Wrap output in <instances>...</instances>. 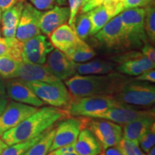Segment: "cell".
<instances>
[{"label":"cell","instance_id":"obj_33","mask_svg":"<svg viewBox=\"0 0 155 155\" xmlns=\"http://www.w3.org/2000/svg\"><path fill=\"white\" fill-rule=\"evenodd\" d=\"M155 143V127L154 123L152 124L149 130L143 135L139 141V147L143 152L147 154L153 147Z\"/></svg>","mask_w":155,"mask_h":155},{"label":"cell","instance_id":"obj_18","mask_svg":"<svg viewBox=\"0 0 155 155\" xmlns=\"http://www.w3.org/2000/svg\"><path fill=\"white\" fill-rule=\"evenodd\" d=\"M70 11L68 7L55 6L42 13L40 19V30L42 33L49 36L55 29L65 24L68 20Z\"/></svg>","mask_w":155,"mask_h":155},{"label":"cell","instance_id":"obj_19","mask_svg":"<svg viewBox=\"0 0 155 155\" xmlns=\"http://www.w3.org/2000/svg\"><path fill=\"white\" fill-rule=\"evenodd\" d=\"M154 112L124 124L122 137L124 139L139 144L140 139L149 130L154 122Z\"/></svg>","mask_w":155,"mask_h":155},{"label":"cell","instance_id":"obj_28","mask_svg":"<svg viewBox=\"0 0 155 155\" xmlns=\"http://www.w3.org/2000/svg\"><path fill=\"white\" fill-rule=\"evenodd\" d=\"M113 60L120 63H123V62L126 61H129V60L137 61L140 63L141 65L142 66L143 69H144V71H149V70L151 69H154L155 67L154 62L151 61L150 59L145 57L140 52H129V53H127L126 54H124V55L114 58Z\"/></svg>","mask_w":155,"mask_h":155},{"label":"cell","instance_id":"obj_46","mask_svg":"<svg viewBox=\"0 0 155 155\" xmlns=\"http://www.w3.org/2000/svg\"><path fill=\"white\" fill-rule=\"evenodd\" d=\"M146 155H155V148L154 147H153L151 150L147 153Z\"/></svg>","mask_w":155,"mask_h":155},{"label":"cell","instance_id":"obj_49","mask_svg":"<svg viewBox=\"0 0 155 155\" xmlns=\"http://www.w3.org/2000/svg\"><path fill=\"white\" fill-rule=\"evenodd\" d=\"M1 17H2V11L1 9H0V19H1Z\"/></svg>","mask_w":155,"mask_h":155},{"label":"cell","instance_id":"obj_25","mask_svg":"<svg viewBox=\"0 0 155 155\" xmlns=\"http://www.w3.org/2000/svg\"><path fill=\"white\" fill-rule=\"evenodd\" d=\"M75 63H82L91 59L96 55L94 50L84 40H80L73 47L64 53Z\"/></svg>","mask_w":155,"mask_h":155},{"label":"cell","instance_id":"obj_10","mask_svg":"<svg viewBox=\"0 0 155 155\" xmlns=\"http://www.w3.org/2000/svg\"><path fill=\"white\" fill-rule=\"evenodd\" d=\"M42 12L37 9L28 2H25L22 15L17 25L15 38L22 42L41 34L40 30V16Z\"/></svg>","mask_w":155,"mask_h":155},{"label":"cell","instance_id":"obj_32","mask_svg":"<svg viewBox=\"0 0 155 155\" xmlns=\"http://www.w3.org/2000/svg\"><path fill=\"white\" fill-rule=\"evenodd\" d=\"M117 71L123 75H131V76H137L144 72V69L139 62L137 61H126L116 68Z\"/></svg>","mask_w":155,"mask_h":155},{"label":"cell","instance_id":"obj_23","mask_svg":"<svg viewBox=\"0 0 155 155\" xmlns=\"http://www.w3.org/2000/svg\"><path fill=\"white\" fill-rule=\"evenodd\" d=\"M116 65L112 62L96 60L86 63H75L76 73L80 75H105L113 72Z\"/></svg>","mask_w":155,"mask_h":155},{"label":"cell","instance_id":"obj_17","mask_svg":"<svg viewBox=\"0 0 155 155\" xmlns=\"http://www.w3.org/2000/svg\"><path fill=\"white\" fill-rule=\"evenodd\" d=\"M124 10V7L123 5L117 6L102 5L86 12L91 22L89 35H95L106 23Z\"/></svg>","mask_w":155,"mask_h":155},{"label":"cell","instance_id":"obj_41","mask_svg":"<svg viewBox=\"0 0 155 155\" xmlns=\"http://www.w3.org/2000/svg\"><path fill=\"white\" fill-rule=\"evenodd\" d=\"M104 154H105V155H124L118 146L112 147L106 149Z\"/></svg>","mask_w":155,"mask_h":155},{"label":"cell","instance_id":"obj_20","mask_svg":"<svg viewBox=\"0 0 155 155\" xmlns=\"http://www.w3.org/2000/svg\"><path fill=\"white\" fill-rule=\"evenodd\" d=\"M50 43L55 49L65 53L81 40L75 31L68 25L63 24L50 35Z\"/></svg>","mask_w":155,"mask_h":155},{"label":"cell","instance_id":"obj_9","mask_svg":"<svg viewBox=\"0 0 155 155\" xmlns=\"http://www.w3.org/2000/svg\"><path fill=\"white\" fill-rule=\"evenodd\" d=\"M38 107L16 101L8 103L0 114V137L35 113Z\"/></svg>","mask_w":155,"mask_h":155},{"label":"cell","instance_id":"obj_6","mask_svg":"<svg viewBox=\"0 0 155 155\" xmlns=\"http://www.w3.org/2000/svg\"><path fill=\"white\" fill-rule=\"evenodd\" d=\"M44 104L56 108L66 107L71 102V95L61 81L55 83L26 82Z\"/></svg>","mask_w":155,"mask_h":155},{"label":"cell","instance_id":"obj_48","mask_svg":"<svg viewBox=\"0 0 155 155\" xmlns=\"http://www.w3.org/2000/svg\"><path fill=\"white\" fill-rule=\"evenodd\" d=\"M47 155H58V154H55V153L53 151H51V152H50L49 153H48V154Z\"/></svg>","mask_w":155,"mask_h":155},{"label":"cell","instance_id":"obj_30","mask_svg":"<svg viewBox=\"0 0 155 155\" xmlns=\"http://www.w3.org/2000/svg\"><path fill=\"white\" fill-rule=\"evenodd\" d=\"M44 132V133H45ZM44 133H42L35 138L30 140L24 141V142L17 143V144L9 145L3 151L1 155H23V154L38 141L42 137Z\"/></svg>","mask_w":155,"mask_h":155},{"label":"cell","instance_id":"obj_2","mask_svg":"<svg viewBox=\"0 0 155 155\" xmlns=\"http://www.w3.org/2000/svg\"><path fill=\"white\" fill-rule=\"evenodd\" d=\"M129 79L120 73L105 75H77L65 80V85L74 98L86 96H114Z\"/></svg>","mask_w":155,"mask_h":155},{"label":"cell","instance_id":"obj_24","mask_svg":"<svg viewBox=\"0 0 155 155\" xmlns=\"http://www.w3.org/2000/svg\"><path fill=\"white\" fill-rule=\"evenodd\" d=\"M23 42L16 38H0V55H8L19 63L22 62Z\"/></svg>","mask_w":155,"mask_h":155},{"label":"cell","instance_id":"obj_14","mask_svg":"<svg viewBox=\"0 0 155 155\" xmlns=\"http://www.w3.org/2000/svg\"><path fill=\"white\" fill-rule=\"evenodd\" d=\"M5 83L7 96L14 101L38 108L41 107L45 104L32 91L25 81L16 78L8 79Z\"/></svg>","mask_w":155,"mask_h":155},{"label":"cell","instance_id":"obj_8","mask_svg":"<svg viewBox=\"0 0 155 155\" xmlns=\"http://www.w3.org/2000/svg\"><path fill=\"white\" fill-rule=\"evenodd\" d=\"M87 120L86 117H79L69 118L62 121L55 129L50 152L75 143L81 130L86 127Z\"/></svg>","mask_w":155,"mask_h":155},{"label":"cell","instance_id":"obj_12","mask_svg":"<svg viewBox=\"0 0 155 155\" xmlns=\"http://www.w3.org/2000/svg\"><path fill=\"white\" fill-rule=\"evenodd\" d=\"M53 49L45 36L38 35L23 42L22 62L44 65L48 55Z\"/></svg>","mask_w":155,"mask_h":155},{"label":"cell","instance_id":"obj_22","mask_svg":"<svg viewBox=\"0 0 155 155\" xmlns=\"http://www.w3.org/2000/svg\"><path fill=\"white\" fill-rule=\"evenodd\" d=\"M75 151L80 155H99L101 147L95 136L84 128L81 129L75 141Z\"/></svg>","mask_w":155,"mask_h":155},{"label":"cell","instance_id":"obj_13","mask_svg":"<svg viewBox=\"0 0 155 155\" xmlns=\"http://www.w3.org/2000/svg\"><path fill=\"white\" fill-rule=\"evenodd\" d=\"M153 112L154 111L139 109L131 105L118 102L107 111L97 115L94 119H106L118 124H126Z\"/></svg>","mask_w":155,"mask_h":155},{"label":"cell","instance_id":"obj_53","mask_svg":"<svg viewBox=\"0 0 155 155\" xmlns=\"http://www.w3.org/2000/svg\"><path fill=\"white\" fill-rule=\"evenodd\" d=\"M24 1H25V0H24Z\"/></svg>","mask_w":155,"mask_h":155},{"label":"cell","instance_id":"obj_21","mask_svg":"<svg viewBox=\"0 0 155 155\" xmlns=\"http://www.w3.org/2000/svg\"><path fill=\"white\" fill-rule=\"evenodd\" d=\"M25 6V1L20 0L16 5L5 12L1 17L2 32L5 38H15L17 25L19 24Z\"/></svg>","mask_w":155,"mask_h":155},{"label":"cell","instance_id":"obj_15","mask_svg":"<svg viewBox=\"0 0 155 155\" xmlns=\"http://www.w3.org/2000/svg\"><path fill=\"white\" fill-rule=\"evenodd\" d=\"M45 65L51 74L61 81L67 80L76 73L75 62L58 49L48 54Z\"/></svg>","mask_w":155,"mask_h":155},{"label":"cell","instance_id":"obj_43","mask_svg":"<svg viewBox=\"0 0 155 155\" xmlns=\"http://www.w3.org/2000/svg\"><path fill=\"white\" fill-rule=\"evenodd\" d=\"M8 104L7 98H0V114L2 113L6 107V106Z\"/></svg>","mask_w":155,"mask_h":155},{"label":"cell","instance_id":"obj_16","mask_svg":"<svg viewBox=\"0 0 155 155\" xmlns=\"http://www.w3.org/2000/svg\"><path fill=\"white\" fill-rule=\"evenodd\" d=\"M17 78L25 82H42L55 83L61 81L48 71L45 65L21 62L19 63Z\"/></svg>","mask_w":155,"mask_h":155},{"label":"cell","instance_id":"obj_38","mask_svg":"<svg viewBox=\"0 0 155 155\" xmlns=\"http://www.w3.org/2000/svg\"><path fill=\"white\" fill-rule=\"evenodd\" d=\"M104 0H89L86 4L81 7L80 9V12L81 13H86L92 10L96 7H99L104 4Z\"/></svg>","mask_w":155,"mask_h":155},{"label":"cell","instance_id":"obj_29","mask_svg":"<svg viewBox=\"0 0 155 155\" xmlns=\"http://www.w3.org/2000/svg\"><path fill=\"white\" fill-rule=\"evenodd\" d=\"M91 22L88 13H81L76 17L74 30L78 37L82 40H86L90 33Z\"/></svg>","mask_w":155,"mask_h":155},{"label":"cell","instance_id":"obj_47","mask_svg":"<svg viewBox=\"0 0 155 155\" xmlns=\"http://www.w3.org/2000/svg\"><path fill=\"white\" fill-rule=\"evenodd\" d=\"M66 155H80L78 154V153L75 152V151H73L72 152H70V153H68Z\"/></svg>","mask_w":155,"mask_h":155},{"label":"cell","instance_id":"obj_26","mask_svg":"<svg viewBox=\"0 0 155 155\" xmlns=\"http://www.w3.org/2000/svg\"><path fill=\"white\" fill-rule=\"evenodd\" d=\"M55 132V129L53 128L48 129L41 138L30 147L23 155H47L50 152Z\"/></svg>","mask_w":155,"mask_h":155},{"label":"cell","instance_id":"obj_52","mask_svg":"<svg viewBox=\"0 0 155 155\" xmlns=\"http://www.w3.org/2000/svg\"><path fill=\"white\" fill-rule=\"evenodd\" d=\"M0 35H1V34H0ZM0 38H1V35H0Z\"/></svg>","mask_w":155,"mask_h":155},{"label":"cell","instance_id":"obj_31","mask_svg":"<svg viewBox=\"0 0 155 155\" xmlns=\"http://www.w3.org/2000/svg\"><path fill=\"white\" fill-rule=\"evenodd\" d=\"M144 30L146 35L150 41L154 43L155 41V9L152 6L145 7Z\"/></svg>","mask_w":155,"mask_h":155},{"label":"cell","instance_id":"obj_34","mask_svg":"<svg viewBox=\"0 0 155 155\" xmlns=\"http://www.w3.org/2000/svg\"><path fill=\"white\" fill-rule=\"evenodd\" d=\"M117 146L124 155H146L139 148V144L124 138L121 139Z\"/></svg>","mask_w":155,"mask_h":155},{"label":"cell","instance_id":"obj_37","mask_svg":"<svg viewBox=\"0 0 155 155\" xmlns=\"http://www.w3.org/2000/svg\"><path fill=\"white\" fill-rule=\"evenodd\" d=\"M136 81H144V82H150L154 83L155 82V71L154 69H151L149 71H144L140 75L136 76L134 78Z\"/></svg>","mask_w":155,"mask_h":155},{"label":"cell","instance_id":"obj_35","mask_svg":"<svg viewBox=\"0 0 155 155\" xmlns=\"http://www.w3.org/2000/svg\"><path fill=\"white\" fill-rule=\"evenodd\" d=\"M154 0H123L124 10L132 8H143L152 6Z\"/></svg>","mask_w":155,"mask_h":155},{"label":"cell","instance_id":"obj_44","mask_svg":"<svg viewBox=\"0 0 155 155\" xmlns=\"http://www.w3.org/2000/svg\"><path fill=\"white\" fill-rule=\"evenodd\" d=\"M7 147H8V145L6 144L5 141L2 140V139L0 137V155L2 154V153L3 152V151L5 150Z\"/></svg>","mask_w":155,"mask_h":155},{"label":"cell","instance_id":"obj_1","mask_svg":"<svg viewBox=\"0 0 155 155\" xmlns=\"http://www.w3.org/2000/svg\"><path fill=\"white\" fill-rule=\"evenodd\" d=\"M66 110L53 106H45L25 119L16 127L6 131L1 138L8 146L35 138L56 122L68 116Z\"/></svg>","mask_w":155,"mask_h":155},{"label":"cell","instance_id":"obj_39","mask_svg":"<svg viewBox=\"0 0 155 155\" xmlns=\"http://www.w3.org/2000/svg\"><path fill=\"white\" fill-rule=\"evenodd\" d=\"M141 53L150 59L151 61L155 62V49L152 45L146 42L141 48Z\"/></svg>","mask_w":155,"mask_h":155},{"label":"cell","instance_id":"obj_3","mask_svg":"<svg viewBox=\"0 0 155 155\" xmlns=\"http://www.w3.org/2000/svg\"><path fill=\"white\" fill-rule=\"evenodd\" d=\"M124 30L127 48L142 47L147 42L144 8L127 9L119 14Z\"/></svg>","mask_w":155,"mask_h":155},{"label":"cell","instance_id":"obj_45","mask_svg":"<svg viewBox=\"0 0 155 155\" xmlns=\"http://www.w3.org/2000/svg\"><path fill=\"white\" fill-rule=\"evenodd\" d=\"M68 0H56V3L58 4V5H66Z\"/></svg>","mask_w":155,"mask_h":155},{"label":"cell","instance_id":"obj_50","mask_svg":"<svg viewBox=\"0 0 155 155\" xmlns=\"http://www.w3.org/2000/svg\"><path fill=\"white\" fill-rule=\"evenodd\" d=\"M99 155H105V154H104V153H102V152H101Z\"/></svg>","mask_w":155,"mask_h":155},{"label":"cell","instance_id":"obj_27","mask_svg":"<svg viewBox=\"0 0 155 155\" xmlns=\"http://www.w3.org/2000/svg\"><path fill=\"white\" fill-rule=\"evenodd\" d=\"M19 63L8 55H0V76L6 80L16 78Z\"/></svg>","mask_w":155,"mask_h":155},{"label":"cell","instance_id":"obj_51","mask_svg":"<svg viewBox=\"0 0 155 155\" xmlns=\"http://www.w3.org/2000/svg\"><path fill=\"white\" fill-rule=\"evenodd\" d=\"M119 2H123V0H119Z\"/></svg>","mask_w":155,"mask_h":155},{"label":"cell","instance_id":"obj_4","mask_svg":"<svg viewBox=\"0 0 155 155\" xmlns=\"http://www.w3.org/2000/svg\"><path fill=\"white\" fill-rule=\"evenodd\" d=\"M114 98L118 102L128 105L150 106L155 101V87L148 82L129 81Z\"/></svg>","mask_w":155,"mask_h":155},{"label":"cell","instance_id":"obj_5","mask_svg":"<svg viewBox=\"0 0 155 155\" xmlns=\"http://www.w3.org/2000/svg\"><path fill=\"white\" fill-rule=\"evenodd\" d=\"M118 103L114 96H86L71 99L67 106L69 116L95 118Z\"/></svg>","mask_w":155,"mask_h":155},{"label":"cell","instance_id":"obj_42","mask_svg":"<svg viewBox=\"0 0 155 155\" xmlns=\"http://www.w3.org/2000/svg\"><path fill=\"white\" fill-rule=\"evenodd\" d=\"M0 98H7L5 89V83L1 76H0Z\"/></svg>","mask_w":155,"mask_h":155},{"label":"cell","instance_id":"obj_40","mask_svg":"<svg viewBox=\"0 0 155 155\" xmlns=\"http://www.w3.org/2000/svg\"><path fill=\"white\" fill-rule=\"evenodd\" d=\"M19 1L20 0H0V9L2 12H5L16 5Z\"/></svg>","mask_w":155,"mask_h":155},{"label":"cell","instance_id":"obj_7","mask_svg":"<svg viewBox=\"0 0 155 155\" xmlns=\"http://www.w3.org/2000/svg\"><path fill=\"white\" fill-rule=\"evenodd\" d=\"M85 128L88 129L95 136L101 148L104 150L117 146L123 138L121 126L108 120H89L88 119Z\"/></svg>","mask_w":155,"mask_h":155},{"label":"cell","instance_id":"obj_11","mask_svg":"<svg viewBox=\"0 0 155 155\" xmlns=\"http://www.w3.org/2000/svg\"><path fill=\"white\" fill-rule=\"evenodd\" d=\"M98 41L106 48H127L124 30L119 14L112 18L95 35Z\"/></svg>","mask_w":155,"mask_h":155},{"label":"cell","instance_id":"obj_36","mask_svg":"<svg viewBox=\"0 0 155 155\" xmlns=\"http://www.w3.org/2000/svg\"><path fill=\"white\" fill-rule=\"evenodd\" d=\"M32 5L38 10H48L56 4V0H30Z\"/></svg>","mask_w":155,"mask_h":155}]
</instances>
